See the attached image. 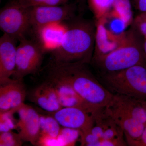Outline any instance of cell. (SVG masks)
<instances>
[{"label": "cell", "mask_w": 146, "mask_h": 146, "mask_svg": "<svg viewBox=\"0 0 146 146\" xmlns=\"http://www.w3.org/2000/svg\"><path fill=\"white\" fill-rule=\"evenodd\" d=\"M104 110L121 129L127 145L137 146L146 125L119 109L110 102L104 108Z\"/></svg>", "instance_id": "obj_9"}, {"label": "cell", "mask_w": 146, "mask_h": 146, "mask_svg": "<svg viewBox=\"0 0 146 146\" xmlns=\"http://www.w3.org/2000/svg\"><path fill=\"white\" fill-rule=\"evenodd\" d=\"M46 112L63 127L80 131V137L91 131L96 115L76 107H63L56 112Z\"/></svg>", "instance_id": "obj_8"}, {"label": "cell", "mask_w": 146, "mask_h": 146, "mask_svg": "<svg viewBox=\"0 0 146 146\" xmlns=\"http://www.w3.org/2000/svg\"><path fill=\"white\" fill-rule=\"evenodd\" d=\"M145 112L146 115V101H145Z\"/></svg>", "instance_id": "obj_31"}, {"label": "cell", "mask_w": 146, "mask_h": 146, "mask_svg": "<svg viewBox=\"0 0 146 146\" xmlns=\"http://www.w3.org/2000/svg\"><path fill=\"white\" fill-rule=\"evenodd\" d=\"M96 30L94 55L92 60L96 59L116 49L125 38L126 31L122 34L112 33L106 26L103 17L96 21Z\"/></svg>", "instance_id": "obj_11"}, {"label": "cell", "mask_w": 146, "mask_h": 146, "mask_svg": "<svg viewBox=\"0 0 146 146\" xmlns=\"http://www.w3.org/2000/svg\"><path fill=\"white\" fill-rule=\"evenodd\" d=\"M19 119L17 126L23 141L36 145L41 133L40 114L31 106L23 104L16 108Z\"/></svg>", "instance_id": "obj_10"}, {"label": "cell", "mask_w": 146, "mask_h": 146, "mask_svg": "<svg viewBox=\"0 0 146 146\" xmlns=\"http://www.w3.org/2000/svg\"><path fill=\"white\" fill-rule=\"evenodd\" d=\"M143 52L144 58L146 63V39H143Z\"/></svg>", "instance_id": "obj_30"}, {"label": "cell", "mask_w": 146, "mask_h": 146, "mask_svg": "<svg viewBox=\"0 0 146 146\" xmlns=\"http://www.w3.org/2000/svg\"><path fill=\"white\" fill-rule=\"evenodd\" d=\"M97 77L113 94L146 101V65H135L120 72L98 75Z\"/></svg>", "instance_id": "obj_4"}, {"label": "cell", "mask_w": 146, "mask_h": 146, "mask_svg": "<svg viewBox=\"0 0 146 146\" xmlns=\"http://www.w3.org/2000/svg\"><path fill=\"white\" fill-rule=\"evenodd\" d=\"M29 98L45 112H54L63 108L53 87L46 79L30 91Z\"/></svg>", "instance_id": "obj_15"}, {"label": "cell", "mask_w": 146, "mask_h": 146, "mask_svg": "<svg viewBox=\"0 0 146 146\" xmlns=\"http://www.w3.org/2000/svg\"><path fill=\"white\" fill-rule=\"evenodd\" d=\"M115 0H87L96 21L104 17L111 10Z\"/></svg>", "instance_id": "obj_20"}, {"label": "cell", "mask_w": 146, "mask_h": 146, "mask_svg": "<svg viewBox=\"0 0 146 146\" xmlns=\"http://www.w3.org/2000/svg\"><path fill=\"white\" fill-rule=\"evenodd\" d=\"M136 5L141 13L146 12V0H138Z\"/></svg>", "instance_id": "obj_28"}, {"label": "cell", "mask_w": 146, "mask_h": 146, "mask_svg": "<svg viewBox=\"0 0 146 146\" xmlns=\"http://www.w3.org/2000/svg\"><path fill=\"white\" fill-rule=\"evenodd\" d=\"M137 146H146V126Z\"/></svg>", "instance_id": "obj_29"}, {"label": "cell", "mask_w": 146, "mask_h": 146, "mask_svg": "<svg viewBox=\"0 0 146 146\" xmlns=\"http://www.w3.org/2000/svg\"><path fill=\"white\" fill-rule=\"evenodd\" d=\"M70 0H17L25 8L43 6L58 5L69 3Z\"/></svg>", "instance_id": "obj_22"}, {"label": "cell", "mask_w": 146, "mask_h": 146, "mask_svg": "<svg viewBox=\"0 0 146 146\" xmlns=\"http://www.w3.org/2000/svg\"><path fill=\"white\" fill-rule=\"evenodd\" d=\"M14 112L12 110L5 113H0L1 115V132L10 131L15 128V125L12 120L11 115Z\"/></svg>", "instance_id": "obj_25"}, {"label": "cell", "mask_w": 146, "mask_h": 146, "mask_svg": "<svg viewBox=\"0 0 146 146\" xmlns=\"http://www.w3.org/2000/svg\"><path fill=\"white\" fill-rule=\"evenodd\" d=\"M0 29L18 41L30 33L31 26L27 8L17 0H11L0 11Z\"/></svg>", "instance_id": "obj_6"}, {"label": "cell", "mask_w": 146, "mask_h": 146, "mask_svg": "<svg viewBox=\"0 0 146 146\" xmlns=\"http://www.w3.org/2000/svg\"><path fill=\"white\" fill-rule=\"evenodd\" d=\"M86 65L51 61L47 76L67 84L86 102L97 109H103L112 100L113 94L93 75Z\"/></svg>", "instance_id": "obj_2"}, {"label": "cell", "mask_w": 146, "mask_h": 146, "mask_svg": "<svg viewBox=\"0 0 146 146\" xmlns=\"http://www.w3.org/2000/svg\"><path fill=\"white\" fill-rule=\"evenodd\" d=\"M19 42L17 48L16 67L12 76L14 79L23 80L26 76L34 74L39 71L44 55L47 52L34 38L29 39L25 36Z\"/></svg>", "instance_id": "obj_5"}, {"label": "cell", "mask_w": 146, "mask_h": 146, "mask_svg": "<svg viewBox=\"0 0 146 146\" xmlns=\"http://www.w3.org/2000/svg\"><path fill=\"white\" fill-rule=\"evenodd\" d=\"M65 31L64 24L58 23L42 27L32 31L30 33L33 35V38L44 47L47 52H51L59 46Z\"/></svg>", "instance_id": "obj_16"}, {"label": "cell", "mask_w": 146, "mask_h": 146, "mask_svg": "<svg viewBox=\"0 0 146 146\" xmlns=\"http://www.w3.org/2000/svg\"><path fill=\"white\" fill-rule=\"evenodd\" d=\"M18 40L4 33L0 38V84L10 79L16 67Z\"/></svg>", "instance_id": "obj_14"}, {"label": "cell", "mask_w": 146, "mask_h": 146, "mask_svg": "<svg viewBox=\"0 0 146 146\" xmlns=\"http://www.w3.org/2000/svg\"><path fill=\"white\" fill-rule=\"evenodd\" d=\"M138 0H134V2L136 3V4L137 2H138Z\"/></svg>", "instance_id": "obj_32"}, {"label": "cell", "mask_w": 146, "mask_h": 146, "mask_svg": "<svg viewBox=\"0 0 146 146\" xmlns=\"http://www.w3.org/2000/svg\"><path fill=\"white\" fill-rule=\"evenodd\" d=\"M64 23L65 33L59 46L51 52V61L91 63L95 48L96 22L76 16Z\"/></svg>", "instance_id": "obj_1"}, {"label": "cell", "mask_w": 146, "mask_h": 146, "mask_svg": "<svg viewBox=\"0 0 146 146\" xmlns=\"http://www.w3.org/2000/svg\"><path fill=\"white\" fill-rule=\"evenodd\" d=\"M27 8L31 31L48 25L62 23L70 20L76 16L78 6L76 3H67L61 5Z\"/></svg>", "instance_id": "obj_7"}, {"label": "cell", "mask_w": 146, "mask_h": 146, "mask_svg": "<svg viewBox=\"0 0 146 146\" xmlns=\"http://www.w3.org/2000/svg\"><path fill=\"white\" fill-rule=\"evenodd\" d=\"M76 4L78 6V11L79 13H83L86 9L87 0H76Z\"/></svg>", "instance_id": "obj_27"}, {"label": "cell", "mask_w": 146, "mask_h": 146, "mask_svg": "<svg viewBox=\"0 0 146 146\" xmlns=\"http://www.w3.org/2000/svg\"><path fill=\"white\" fill-rule=\"evenodd\" d=\"M80 136V131L78 129L63 127L58 137L63 146H74Z\"/></svg>", "instance_id": "obj_21"}, {"label": "cell", "mask_w": 146, "mask_h": 146, "mask_svg": "<svg viewBox=\"0 0 146 146\" xmlns=\"http://www.w3.org/2000/svg\"><path fill=\"white\" fill-rule=\"evenodd\" d=\"M132 27L143 39H146V12L141 13L134 18Z\"/></svg>", "instance_id": "obj_24"}, {"label": "cell", "mask_w": 146, "mask_h": 146, "mask_svg": "<svg viewBox=\"0 0 146 146\" xmlns=\"http://www.w3.org/2000/svg\"><path fill=\"white\" fill-rule=\"evenodd\" d=\"M36 145L39 146H63V143L58 137L55 138L43 134H40Z\"/></svg>", "instance_id": "obj_26"}, {"label": "cell", "mask_w": 146, "mask_h": 146, "mask_svg": "<svg viewBox=\"0 0 146 146\" xmlns=\"http://www.w3.org/2000/svg\"><path fill=\"white\" fill-rule=\"evenodd\" d=\"M143 39L133 27L126 31L125 38L116 49L91 60L98 75L120 72L135 65H146L143 52Z\"/></svg>", "instance_id": "obj_3"}, {"label": "cell", "mask_w": 146, "mask_h": 146, "mask_svg": "<svg viewBox=\"0 0 146 146\" xmlns=\"http://www.w3.org/2000/svg\"></svg>", "instance_id": "obj_33"}, {"label": "cell", "mask_w": 146, "mask_h": 146, "mask_svg": "<svg viewBox=\"0 0 146 146\" xmlns=\"http://www.w3.org/2000/svg\"><path fill=\"white\" fill-rule=\"evenodd\" d=\"M46 79L49 82L53 87L59 103L63 108H79L94 115H96L101 110L95 108L86 102L67 84L48 76Z\"/></svg>", "instance_id": "obj_13"}, {"label": "cell", "mask_w": 146, "mask_h": 146, "mask_svg": "<svg viewBox=\"0 0 146 146\" xmlns=\"http://www.w3.org/2000/svg\"><path fill=\"white\" fill-rule=\"evenodd\" d=\"M22 80L11 78L0 84V113L16 109L24 103L27 93Z\"/></svg>", "instance_id": "obj_12"}, {"label": "cell", "mask_w": 146, "mask_h": 146, "mask_svg": "<svg viewBox=\"0 0 146 146\" xmlns=\"http://www.w3.org/2000/svg\"><path fill=\"white\" fill-rule=\"evenodd\" d=\"M40 134L47 135L51 137H58L61 127L57 121L50 115L40 114Z\"/></svg>", "instance_id": "obj_19"}, {"label": "cell", "mask_w": 146, "mask_h": 146, "mask_svg": "<svg viewBox=\"0 0 146 146\" xmlns=\"http://www.w3.org/2000/svg\"><path fill=\"white\" fill-rule=\"evenodd\" d=\"M110 102L134 119L146 125L145 101L125 95L113 94Z\"/></svg>", "instance_id": "obj_17"}, {"label": "cell", "mask_w": 146, "mask_h": 146, "mask_svg": "<svg viewBox=\"0 0 146 146\" xmlns=\"http://www.w3.org/2000/svg\"><path fill=\"white\" fill-rule=\"evenodd\" d=\"M23 141L19 133L16 134L12 131L1 132L0 146H18L22 145Z\"/></svg>", "instance_id": "obj_23"}, {"label": "cell", "mask_w": 146, "mask_h": 146, "mask_svg": "<svg viewBox=\"0 0 146 146\" xmlns=\"http://www.w3.org/2000/svg\"><path fill=\"white\" fill-rule=\"evenodd\" d=\"M108 13L121 19L127 26L133 21L130 0H115L112 8Z\"/></svg>", "instance_id": "obj_18"}]
</instances>
